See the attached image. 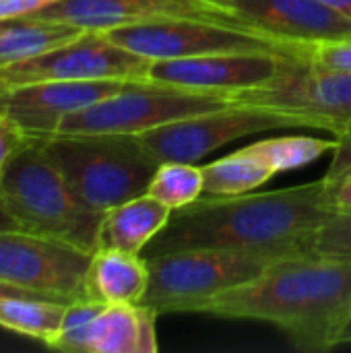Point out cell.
Segmentation results:
<instances>
[{"instance_id":"obj_15","label":"cell","mask_w":351,"mask_h":353,"mask_svg":"<svg viewBox=\"0 0 351 353\" xmlns=\"http://www.w3.org/2000/svg\"><path fill=\"white\" fill-rule=\"evenodd\" d=\"M141 83V81H139ZM132 81H48L8 89V114L31 139H48L72 112L89 108Z\"/></svg>"},{"instance_id":"obj_4","label":"cell","mask_w":351,"mask_h":353,"mask_svg":"<svg viewBox=\"0 0 351 353\" xmlns=\"http://www.w3.org/2000/svg\"><path fill=\"white\" fill-rule=\"evenodd\" d=\"M41 147L74 194L99 213L145 194L159 165L134 134H52Z\"/></svg>"},{"instance_id":"obj_5","label":"cell","mask_w":351,"mask_h":353,"mask_svg":"<svg viewBox=\"0 0 351 353\" xmlns=\"http://www.w3.org/2000/svg\"><path fill=\"white\" fill-rule=\"evenodd\" d=\"M149 288L141 304L157 314L199 312L215 296L259 277L271 259L219 248H186L145 256Z\"/></svg>"},{"instance_id":"obj_17","label":"cell","mask_w":351,"mask_h":353,"mask_svg":"<svg viewBox=\"0 0 351 353\" xmlns=\"http://www.w3.org/2000/svg\"><path fill=\"white\" fill-rule=\"evenodd\" d=\"M157 316L145 304H103L93 319L87 353H157Z\"/></svg>"},{"instance_id":"obj_12","label":"cell","mask_w":351,"mask_h":353,"mask_svg":"<svg viewBox=\"0 0 351 353\" xmlns=\"http://www.w3.org/2000/svg\"><path fill=\"white\" fill-rule=\"evenodd\" d=\"M292 64L298 62L269 50L221 52L192 58L155 60L147 70V81L207 93H223L236 99V95L244 91L275 83Z\"/></svg>"},{"instance_id":"obj_31","label":"cell","mask_w":351,"mask_h":353,"mask_svg":"<svg viewBox=\"0 0 351 353\" xmlns=\"http://www.w3.org/2000/svg\"><path fill=\"white\" fill-rule=\"evenodd\" d=\"M10 230H21V228H19L17 219L12 217V213L8 211L2 190H0V232H10Z\"/></svg>"},{"instance_id":"obj_29","label":"cell","mask_w":351,"mask_h":353,"mask_svg":"<svg viewBox=\"0 0 351 353\" xmlns=\"http://www.w3.org/2000/svg\"><path fill=\"white\" fill-rule=\"evenodd\" d=\"M62 0H0V21L31 17L48 6H54Z\"/></svg>"},{"instance_id":"obj_27","label":"cell","mask_w":351,"mask_h":353,"mask_svg":"<svg viewBox=\"0 0 351 353\" xmlns=\"http://www.w3.org/2000/svg\"><path fill=\"white\" fill-rule=\"evenodd\" d=\"M31 141V137L10 118H0V174L6 168V163L12 159V155Z\"/></svg>"},{"instance_id":"obj_6","label":"cell","mask_w":351,"mask_h":353,"mask_svg":"<svg viewBox=\"0 0 351 353\" xmlns=\"http://www.w3.org/2000/svg\"><path fill=\"white\" fill-rule=\"evenodd\" d=\"M223 93L194 91L159 83H132L89 108L68 114L54 134H143L168 122L234 103Z\"/></svg>"},{"instance_id":"obj_16","label":"cell","mask_w":351,"mask_h":353,"mask_svg":"<svg viewBox=\"0 0 351 353\" xmlns=\"http://www.w3.org/2000/svg\"><path fill=\"white\" fill-rule=\"evenodd\" d=\"M149 265L143 254L97 248L85 275V298L99 304H141L149 288Z\"/></svg>"},{"instance_id":"obj_33","label":"cell","mask_w":351,"mask_h":353,"mask_svg":"<svg viewBox=\"0 0 351 353\" xmlns=\"http://www.w3.org/2000/svg\"><path fill=\"white\" fill-rule=\"evenodd\" d=\"M348 343H351V316L343 323V327L339 329L337 339H335V347L337 345H348Z\"/></svg>"},{"instance_id":"obj_11","label":"cell","mask_w":351,"mask_h":353,"mask_svg":"<svg viewBox=\"0 0 351 353\" xmlns=\"http://www.w3.org/2000/svg\"><path fill=\"white\" fill-rule=\"evenodd\" d=\"M236 101L302 116L312 128L339 137L351 122V72L292 64L275 83L244 91Z\"/></svg>"},{"instance_id":"obj_2","label":"cell","mask_w":351,"mask_h":353,"mask_svg":"<svg viewBox=\"0 0 351 353\" xmlns=\"http://www.w3.org/2000/svg\"><path fill=\"white\" fill-rule=\"evenodd\" d=\"M201 314L277 327L302 352H329L351 316V261L296 256L209 300Z\"/></svg>"},{"instance_id":"obj_7","label":"cell","mask_w":351,"mask_h":353,"mask_svg":"<svg viewBox=\"0 0 351 353\" xmlns=\"http://www.w3.org/2000/svg\"><path fill=\"white\" fill-rule=\"evenodd\" d=\"M281 128H312V124L296 114L234 101L219 110L168 122L139 134V139L157 163H197L211 151L236 139Z\"/></svg>"},{"instance_id":"obj_20","label":"cell","mask_w":351,"mask_h":353,"mask_svg":"<svg viewBox=\"0 0 351 353\" xmlns=\"http://www.w3.org/2000/svg\"><path fill=\"white\" fill-rule=\"evenodd\" d=\"M201 168L205 176V194L209 196L246 194L275 176L271 165L250 145Z\"/></svg>"},{"instance_id":"obj_18","label":"cell","mask_w":351,"mask_h":353,"mask_svg":"<svg viewBox=\"0 0 351 353\" xmlns=\"http://www.w3.org/2000/svg\"><path fill=\"white\" fill-rule=\"evenodd\" d=\"M170 217V207L147 192L139 194L103 213L97 248H116L143 254L151 240L168 225Z\"/></svg>"},{"instance_id":"obj_8","label":"cell","mask_w":351,"mask_h":353,"mask_svg":"<svg viewBox=\"0 0 351 353\" xmlns=\"http://www.w3.org/2000/svg\"><path fill=\"white\" fill-rule=\"evenodd\" d=\"M103 35H108L114 43L126 48L128 52L139 54L151 62L221 52L269 50L283 54L300 64L298 56L285 43L273 37H267L252 29L205 19H166L112 29Z\"/></svg>"},{"instance_id":"obj_3","label":"cell","mask_w":351,"mask_h":353,"mask_svg":"<svg viewBox=\"0 0 351 353\" xmlns=\"http://www.w3.org/2000/svg\"><path fill=\"white\" fill-rule=\"evenodd\" d=\"M4 203L23 232L95 252L103 213L87 207L46 155L41 141L23 145L0 174Z\"/></svg>"},{"instance_id":"obj_22","label":"cell","mask_w":351,"mask_h":353,"mask_svg":"<svg viewBox=\"0 0 351 353\" xmlns=\"http://www.w3.org/2000/svg\"><path fill=\"white\" fill-rule=\"evenodd\" d=\"M337 145H339L337 137L321 139V137H306V134L275 137V139H263V141L250 143V147L271 165L275 176L281 172L304 168L321 159L325 153L335 151Z\"/></svg>"},{"instance_id":"obj_26","label":"cell","mask_w":351,"mask_h":353,"mask_svg":"<svg viewBox=\"0 0 351 353\" xmlns=\"http://www.w3.org/2000/svg\"><path fill=\"white\" fill-rule=\"evenodd\" d=\"M304 66L321 70H348L351 72V37L317 43L308 50Z\"/></svg>"},{"instance_id":"obj_23","label":"cell","mask_w":351,"mask_h":353,"mask_svg":"<svg viewBox=\"0 0 351 353\" xmlns=\"http://www.w3.org/2000/svg\"><path fill=\"white\" fill-rule=\"evenodd\" d=\"M147 194L178 211L205 194V176L203 168L186 161H163L157 165Z\"/></svg>"},{"instance_id":"obj_25","label":"cell","mask_w":351,"mask_h":353,"mask_svg":"<svg viewBox=\"0 0 351 353\" xmlns=\"http://www.w3.org/2000/svg\"><path fill=\"white\" fill-rule=\"evenodd\" d=\"M312 256L351 261V209L335 211L312 238Z\"/></svg>"},{"instance_id":"obj_13","label":"cell","mask_w":351,"mask_h":353,"mask_svg":"<svg viewBox=\"0 0 351 353\" xmlns=\"http://www.w3.org/2000/svg\"><path fill=\"white\" fill-rule=\"evenodd\" d=\"M238 23L285 43L304 62L317 43L351 37V21L319 0H209Z\"/></svg>"},{"instance_id":"obj_10","label":"cell","mask_w":351,"mask_h":353,"mask_svg":"<svg viewBox=\"0 0 351 353\" xmlns=\"http://www.w3.org/2000/svg\"><path fill=\"white\" fill-rule=\"evenodd\" d=\"M151 60L114 43L108 35L81 37L41 56L0 68V87L17 89L48 81H147Z\"/></svg>"},{"instance_id":"obj_34","label":"cell","mask_w":351,"mask_h":353,"mask_svg":"<svg viewBox=\"0 0 351 353\" xmlns=\"http://www.w3.org/2000/svg\"><path fill=\"white\" fill-rule=\"evenodd\" d=\"M4 296H33V294H29V292H25V290H21V288H14V285H8V283L0 281V298H4ZM33 298H39V296H33Z\"/></svg>"},{"instance_id":"obj_28","label":"cell","mask_w":351,"mask_h":353,"mask_svg":"<svg viewBox=\"0 0 351 353\" xmlns=\"http://www.w3.org/2000/svg\"><path fill=\"white\" fill-rule=\"evenodd\" d=\"M337 139H339V145L333 151V159H331L329 172L323 176L327 182H335L341 176H345V174L351 172V122L345 126V130Z\"/></svg>"},{"instance_id":"obj_1","label":"cell","mask_w":351,"mask_h":353,"mask_svg":"<svg viewBox=\"0 0 351 353\" xmlns=\"http://www.w3.org/2000/svg\"><path fill=\"white\" fill-rule=\"evenodd\" d=\"M335 213L325 178L238 196L203 194L172 211L168 225L145 248V256L186 248L238 250L271 261L312 256V238Z\"/></svg>"},{"instance_id":"obj_19","label":"cell","mask_w":351,"mask_h":353,"mask_svg":"<svg viewBox=\"0 0 351 353\" xmlns=\"http://www.w3.org/2000/svg\"><path fill=\"white\" fill-rule=\"evenodd\" d=\"M83 33L74 25L39 17L4 19L0 21V68L41 56Z\"/></svg>"},{"instance_id":"obj_21","label":"cell","mask_w":351,"mask_h":353,"mask_svg":"<svg viewBox=\"0 0 351 353\" xmlns=\"http://www.w3.org/2000/svg\"><path fill=\"white\" fill-rule=\"evenodd\" d=\"M64 308L66 304L46 298L4 296L0 298V327L50 347L60 329Z\"/></svg>"},{"instance_id":"obj_35","label":"cell","mask_w":351,"mask_h":353,"mask_svg":"<svg viewBox=\"0 0 351 353\" xmlns=\"http://www.w3.org/2000/svg\"><path fill=\"white\" fill-rule=\"evenodd\" d=\"M8 114V89L0 87V118Z\"/></svg>"},{"instance_id":"obj_30","label":"cell","mask_w":351,"mask_h":353,"mask_svg":"<svg viewBox=\"0 0 351 353\" xmlns=\"http://www.w3.org/2000/svg\"><path fill=\"white\" fill-rule=\"evenodd\" d=\"M329 184V199L335 211H348L351 209V172L341 176L335 182H327Z\"/></svg>"},{"instance_id":"obj_14","label":"cell","mask_w":351,"mask_h":353,"mask_svg":"<svg viewBox=\"0 0 351 353\" xmlns=\"http://www.w3.org/2000/svg\"><path fill=\"white\" fill-rule=\"evenodd\" d=\"M31 17L68 23L95 33L166 19H205L244 27L209 0H62Z\"/></svg>"},{"instance_id":"obj_24","label":"cell","mask_w":351,"mask_h":353,"mask_svg":"<svg viewBox=\"0 0 351 353\" xmlns=\"http://www.w3.org/2000/svg\"><path fill=\"white\" fill-rule=\"evenodd\" d=\"M101 306L103 304L91 302V300H79V302L66 304L60 329L50 347L66 353H87L89 331Z\"/></svg>"},{"instance_id":"obj_32","label":"cell","mask_w":351,"mask_h":353,"mask_svg":"<svg viewBox=\"0 0 351 353\" xmlns=\"http://www.w3.org/2000/svg\"><path fill=\"white\" fill-rule=\"evenodd\" d=\"M319 2L351 21V0H319Z\"/></svg>"},{"instance_id":"obj_9","label":"cell","mask_w":351,"mask_h":353,"mask_svg":"<svg viewBox=\"0 0 351 353\" xmlns=\"http://www.w3.org/2000/svg\"><path fill=\"white\" fill-rule=\"evenodd\" d=\"M91 252L23 230L0 232V281L33 296L70 304L85 298Z\"/></svg>"}]
</instances>
